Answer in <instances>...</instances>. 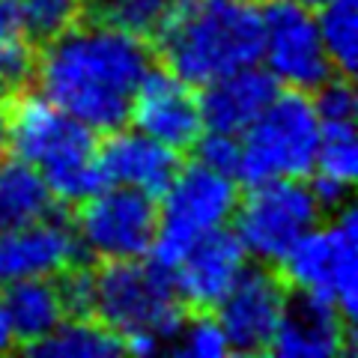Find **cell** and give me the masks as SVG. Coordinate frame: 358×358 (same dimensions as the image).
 I'll list each match as a JSON object with an SVG mask.
<instances>
[{
  "label": "cell",
  "instance_id": "cell-10",
  "mask_svg": "<svg viewBox=\"0 0 358 358\" xmlns=\"http://www.w3.org/2000/svg\"><path fill=\"white\" fill-rule=\"evenodd\" d=\"M260 63L275 78V84L301 93H313L322 81L338 75L320 36L317 9L299 0L263 3Z\"/></svg>",
  "mask_w": 358,
  "mask_h": 358
},
{
  "label": "cell",
  "instance_id": "cell-6",
  "mask_svg": "<svg viewBox=\"0 0 358 358\" xmlns=\"http://www.w3.org/2000/svg\"><path fill=\"white\" fill-rule=\"evenodd\" d=\"M322 200L301 179L254 182L233 212V236L260 266H281L293 245L322 221Z\"/></svg>",
  "mask_w": 358,
  "mask_h": 358
},
{
  "label": "cell",
  "instance_id": "cell-5",
  "mask_svg": "<svg viewBox=\"0 0 358 358\" xmlns=\"http://www.w3.org/2000/svg\"><path fill=\"white\" fill-rule=\"evenodd\" d=\"M317 143L320 117L310 93L284 87L239 134L236 179L251 185L268 179H305L313 171Z\"/></svg>",
  "mask_w": 358,
  "mask_h": 358
},
{
  "label": "cell",
  "instance_id": "cell-4",
  "mask_svg": "<svg viewBox=\"0 0 358 358\" xmlns=\"http://www.w3.org/2000/svg\"><path fill=\"white\" fill-rule=\"evenodd\" d=\"M6 147L45 176L57 203H81L102 185L96 131L51 105L45 96H24L15 108H9Z\"/></svg>",
  "mask_w": 358,
  "mask_h": 358
},
{
  "label": "cell",
  "instance_id": "cell-28",
  "mask_svg": "<svg viewBox=\"0 0 358 358\" xmlns=\"http://www.w3.org/2000/svg\"><path fill=\"white\" fill-rule=\"evenodd\" d=\"M13 338H9V329H6V322L0 320V352H6V350H13Z\"/></svg>",
  "mask_w": 358,
  "mask_h": 358
},
{
  "label": "cell",
  "instance_id": "cell-29",
  "mask_svg": "<svg viewBox=\"0 0 358 358\" xmlns=\"http://www.w3.org/2000/svg\"><path fill=\"white\" fill-rule=\"evenodd\" d=\"M299 3H305V6H310V9H320V6L331 3V0H299Z\"/></svg>",
  "mask_w": 358,
  "mask_h": 358
},
{
  "label": "cell",
  "instance_id": "cell-14",
  "mask_svg": "<svg viewBox=\"0 0 358 358\" xmlns=\"http://www.w3.org/2000/svg\"><path fill=\"white\" fill-rule=\"evenodd\" d=\"M248 266V254L233 230H212L194 239L171 263L176 293L194 310H212Z\"/></svg>",
  "mask_w": 358,
  "mask_h": 358
},
{
  "label": "cell",
  "instance_id": "cell-12",
  "mask_svg": "<svg viewBox=\"0 0 358 358\" xmlns=\"http://www.w3.org/2000/svg\"><path fill=\"white\" fill-rule=\"evenodd\" d=\"M131 126L171 150H192L203 134V114L194 84L171 69H150L129 108Z\"/></svg>",
  "mask_w": 358,
  "mask_h": 358
},
{
  "label": "cell",
  "instance_id": "cell-24",
  "mask_svg": "<svg viewBox=\"0 0 358 358\" xmlns=\"http://www.w3.org/2000/svg\"><path fill=\"white\" fill-rule=\"evenodd\" d=\"M21 30L33 42H51L84 18L87 0H13Z\"/></svg>",
  "mask_w": 358,
  "mask_h": 358
},
{
  "label": "cell",
  "instance_id": "cell-25",
  "mask_svg": "<svg viewBox=\"0 0 358 358\" xmlns=\"http://www.w3.org/2000/svg\"><path fill=\"white\" fill-rule=\"evenodd\" d=\"M171 346L185 358H224L230 352V343L224 338L215 313H197V317L185 320L176 326Z\"/></svg>",
  "mask_w": 358,
  "mask_h": 358
},
{
  "label": "cell",
  "instance_id": "cell-2",
  "mask_svg": "<svg viewBox=\"0 0 358 358\" xmlns=\"http://www.w3.org/2000/svg\"><path fill=\"white\" fill-rule=\"evenodd\" d=\"M152 36L164 69L203 87L260 63L263 0H171Z\"/></svg>",
  "mask_w": 358,
  "mask_h": 358
},
{
  "label": "cell",
  "instance_id": "cell-20",
  "mask_svg": "<svg viewBox=\"0 0 358 358\" xmlns=\"http://www.w3.org/2000/svg\"><path fill=\"white\" fill-rule=\"evenodd\" d=\"M57 197L45 176L30 162L13 159L0 162V227H15L54 215Z\"/></svg>",
  "mask_w": 358,
  "mask_h": 358
},
{
  "label": "cell",
  "instance_id": "cell-22",
  "mask_svg": "<svg viewBox=\"0 0 358 358\" xmlns=\"http://www.w3.org/2000/svg\"><path fill=\"white\" fill-rule=\"evenodd\" d=\"M36 75V48L21 30L13 0H0V96H18Z\"/></svg>",
  "mask_w": 358,
  "mask_h": 358
},
{
  "label": "cell",
  "instance_id": "cell-21",
  "mask_svg": "<svg viewBox=\"0 0 358 358\" xmlns=\"http://www.w3.org/2000/svg\"><path fill=\"white\" fill-rule=\"evenodd\" d=\"M42 358H114L126 352V341L96 317H66L51 334L27 346Z\"/></svg>",
  "mask_w": 358,
  "mask_h": 358
},
{
  "label": "cell",
  "instance_id": "cell-9",
  "mask_svg": "<svg viewBox=\"0 0 358 358\" xmlns=\"http://www.w3.org/2000/svg\"><path fill=\"white\" fill-rule=\"evenodd\" d=\"M78 248L99 263L141 260L152 254L159 236L155 197L120 185H99L87 194L72 224Z\"/></svg>",
  "mask_w": 358,
  "mask_h": 358
},
{
  "label": "cell",
  "instance_id": "cell-26",
  "mask_svg": "<svg viewBox=\"0 0 358 358\" xmlns=\"http://www.w3.org/2000/svg\"><path fill=\"white\" fill-rule=\"evenodd\" d=\"M194 147H197V162L236 176V164H239V138L236 134L203 129V134L197 138Z\"/></svg>",
  "mask_w": 358,
  "mask_h": 358
},
{
  "label": "cell",
  "instance_id": "cell-1",
  "mask_svg": "<svg viewBox=\"0 0 358 358\" xmlns=\"http://www.w3.org/2000/svg\"><path fill=\"white\" fill-rule=\"evenodd\" d=\"M150 69L152 54L143 36L96 18L45 42L33 81L39 96L99 134L129 122L131 99Z\"/></svg>",
  "mask_w": 358,
  "mask_h": 358
},
{
  "label": "cell",
  "instance_id": "cell-19",
  "mask_svg": "<svg viewBox=\"0 0 358 358\" xmlns=\"http://www.w3.org/2000/svg\"><path fill=\"white\" fill-rule=\"evenodd\" d=\"M313 192L326 209H338L350 200L358 176L355 120H320V143L313 155Z\"/></svg>",
  "mask_w": 358,
  "mask_h": 358
},
{
  "label": "cell",
  "instance_id": "cell-23",
  "mask_svg": "<svg viewBox=\"0 0 358 358\" xmlns=\"http://www.w3.org/2000/svg\"><path fill=\"white\" fill-rule=\"evenodd\" d=\"M317 24L334 72L350 78L358 60V3L355 0H331V3L320 6Z\"/></svg>",
  "mask_w": 358,
  "mask_h": 358
},
{
  "label": "cell",
  "instance_id": "cell-11",
  "mask_svg": "<svg viewBox=\"0 0 358 358\" xmlns=\"http://www.w3.org/2000/svg\"><path fill=\"white\" fill-rule=\"evenodd\" d=\"M287 299V281L268 272V266H245L236 284L212 308L230 352H268Z\"/></svg>",
  "mask_w": 358,
  "mask_h": 358
},
{
  "label": "cell",
  "instance_id": "cell-18",
  "mask_svg": "<svg viewBox=\"0 0 358 358\" xmlns=\"http://www.w3.org/2000/svg\"><path fill=\"white\" fill-rule=\"evenodd\" d=\"M0 320L18 346H33L66 320L57 278H33L0 287Z\"/></svg>",
  "mask_w": 358,
  "mask_h": 358
},
{
  "label": "cell",
  "instance_id": "cell-3",
  "mask_svg": "<svg viewBox=\"0 0 358 358\" xmlns=\"http://www.w3.org/2000/svg\"><path fill=\"white\" fill-rule=\"evenodd\" d=\"M182 308L173 275L150 257L114 260L93 272L90 317L117 331L126 352L150 355L167 346L185 317Z\"/></svg>",
  "mask_w": 358,
  "mask_h": 358
},
{
  "label": "cell",
  "instance_id": "cell-16",
  "mask_svg": "<svg viewBox=\"0 0 358 358\" xmlns=\"http://www.w3.org/2000/svg\"><path fill=\"white\" fill-rule=\"evenodd\" d=\"M350 320L338 305L317 296L287 299L268 352L281 358H334L350 352Z\"/></svg>",
  "mask_w": 358,
  "mask_h": 358
},
{
  "label": "cell",
  "instance_id": "cell-8",
  "mask_svg": "<svg viewBox=\"0 0 358 358\" xmlns=\"http://www.w3.org/2000/svg\"><path fill=\"white\" fill-rule=\"evenodd\" d=\"M284 281L301 296H317L343 310L346 320L355 317L358 289V227L352 206L334 209L331 224H317L301 236L284 260Z\"/></svg>",
  "mask_w": 358,
  "mask_h": 358
},
{
  "label": "cell",
  "instance_id": "cell-13",
  "mask_svg": "<svg viewBox=\"0 0 358 358\" xmlns=\"http://www.w3.org/2000/svg\"><path fill=\"white\" fill-rule=\"evenodd\" d=\"M78 260L81 248L72 224L57 215L0 227V287L33 278H57Z\"/></svg>",
  "mask_w": 358,
  "mask_h": 358
},
{
  "label": "cell",
  "instance_id": "cell-7",
  "mask_svg": "<svg viewBox=\"0 0 358 358\" xmlns=\"http://www.w3.org/2000/svg\"><path fill=\"white\" fill-rule=\"evenodd\" d=\"M159 197V236L150 257L171 272V263L194 239L230 224L239 203V185L233 173L194 162L185 167L179 164L171 185Z\"/></svg>",
  "mask_w": 358,
  "mask_h": 358
},
{
  "label": "cell",
  "instance_id": "cell-17",
  "mask_svg": "<svg viewBox=\"0 0 358 358\" xmlns=\"http://www.w3.org/2000/svg\"><path fill=\"white\" fill-rule=\"evenodd\" d=\"M278 93L275 78L260 66H245V69L227 72L215 81L203 84L200 93V114H203V129L239 134L263 114V108L272 102Z\"/></svg>",
  "mask_w": 358,
  "mask_h": 358
},
{
  "label": "cell",
  "instance_id": "cell-27",
  "mask_svg": "<svg viewBox=\"0 0 358 358\" xmlns=\"http://www.w3.org/2000/svg\"><path fill=\"white\" fill-rule=\"evenodd\" d=\"M6 131H9V105H6V99L0 96V150L6 147Z\"/></svg>",
  "mask_w": 358,
  "mask_h": 358
},
{
  "label": "cell",
  "instance_id": "cell-15",
  "mask_svg": "<svg viewBox=\"0 0 358 358\" xmlns=\"http://www.w3.org/2000/svg\"><path fill=\"white\" fill-rule=\"evenodd\" d=\"M96 164L102 185L134 188V192H143L150 197H159L179 171L176 150L164 147L138 129L108 131V141L99 143Z\"/></svg>",
  "mask_w": 358,
  "mask_h": 358
}]
</instances>
